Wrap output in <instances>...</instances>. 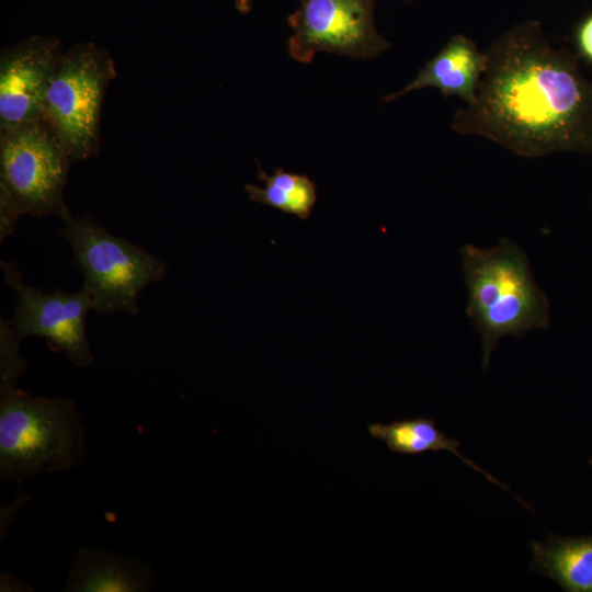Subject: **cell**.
Segmentation results:
<instances>
[{
    "mask_svg": "<svg viewBox=\"0 0 592 592\" xmlns=\"http://www.w3.org/2000/svg\"><path fill=\"white\" fill-rule=\"evenodd\" d=\"M485 52L476 98L456 111L453 130L524 158L592 155V80L578 55L554 46L537 21L514 25Z\"/></svg>",
    "mask_w": 592,
    "mask_h": 592,
    "instance_id": "1",
    "label": "cell"
},
{
    "mask_svg": "<svg viewBox=\"0 0 592 592\" xmlns=\"http://www.w3.org/2000/svg\"><path fill=\"white\" fill-rule=\"evenodd\" d=\"M459 255L468 292L466 312L480 335L486 369L504 337L522 338L547 328L550 307L526 253L510 239L490 248L464 244Z\"/></svg>",
    "mask_w": 592,
    "mask_h": 592,
    "instance_id": "2",
    "label": "cell"
},
{
    "mask_svg": "<svg viewBox=\"0 0 592 592\" xmlns=\"http://www.w3.org/2000/svg\"><path fill=\"white\" fill-rule=\"evenodd\" d=\"M84 428L73 401L16 388L0 391V478L22 483L78 466Z\"/></svg>",
    "mask_w": 592,
    "mask_h": 592,
    "instance_id": "3",
    "label": "cell"
},
{
    "mask_svg": "<svg viewBox=\"0 0 592 592\" xmlns=\"http://www.w3.org/2000/svg\"><path fill=\"white\" fill-rule=\"evenodd\" d=\"M62 221L58 234L71 247L73 264L83 275L82 288L91 297L94 310L138 314L141 292L166 276L167 263L109 232L89 215H69Z\"/></svg>",
    "mask_w": 592,
    "mask_h": 592,
    "instance_id": "4",
    "label": "cell"
},
{
    "mask_svg": "<svg viewBox=\"0 0 592 592\" xmlns=\"http://www.w3.org/2000/svg\"><path fill=\"white\" fill-rule=\"evenodd\" d=\"M116 71L106 49L77 44L64 53L47 91L42 119L72 161L96 156L104 94Z\"/></svg>",
    "mask_w": 592,
    "mask_h": 592,
    "instance_id": "5",
    "label": "cell"
},
{
    "mask_svg": "<svg viewBox=\"0 0 592 592\" xmlns=\"http://www.w3.org/2000/svg\"><path fill=\"white\" fill-rule=\"evenodd\" d=\"M71 161L43 119L2 130L0 191L21 215H57L64 220L71 215L64 202Z\"/></svg>",
    "mask_w": 592,
    "mask_h": 592,
    "instance_id": "6",
    "label": "cell"
},
{
    "mask_svg": "<svg viewBox=\"0 0 592 592\" xmlns=\"http://www.w3.org/2000/svg\"><path fill=\"white\" fill-rule=\"evenodd\" d=\"M376 0H300L287 23L289 56L308 64L318 52L371 59L389 47L374 24Z\"/></svg>",
    "mask_w": 592,
    "mask_h": 592,
    "instance_id": "7",
    "label": "cell"
},
{
    "mask_svg": "<svg viewBox=\"0 0 592 592\" xmlns=\"http://www.w3.org/2000/svg\"><path fill=\"white\" fill-rule=\"evenodd\" d=\"M5 284L18 296L11 326L20 341L37 335L46 339L49 349L62 352L78 367L94 362L86 335V317L93 308L89 294L83 289L67 293L57 286L44 293L24 283L14 262L1 261Z\"/></svg>",
    "mask_w": 592,
    "mask_h": 592,
    "instance_id": "8",
    "label": "cell"
},
{
    "mask_svg": "<svg viewBox=\"0 0 592 592\" xmlns=\"http://www.w3.org/2000/svg\"><path fill=\"white\" fill-rule=\"evenodd\" d=\"M64 53L57 37L34 36L2 50L0 130L42 119L43 105Z\"/></svg>",
    "mask_w": 592,
    "mask_h": 592,
    "instance_id": "9",
    "label": "cell"
},
{
    "mask_svg": "<svg viewBox=\"0 0 592 592\" xmlns=\"http://www.w3.org/2000/svg\"><path fill=\"white\" fill-rule=\"evenodd\" d=\"M486 67V52L480 50L474 39L464 34H455L425 62L412 81L401 90L385 96L384 102L432 87L445 98L456 95L468 104L476 98Z\"/></svg>",
    "mask_w": 592,
    "mask_h": 592,
    "instance_id": "10",
    "label": "cell"
},
{
    "mask_svg": "<svg viewBox=\"0 0 592 592\" xmlns=\"http://www.w3.org/2000/svg\"><path fill=\"white\" fill-rule=\"evenodd\" d=\"M155 587L151 568L129 556L82 547L68 573L65 591L144 592Z\"/></svg>",
    "mask_w": 592,
    "mask_h": 592,
    "instance_id": "11",
    "label": "cell"
},
{
    "mask_svg": "<svg viewBox=\"0 0 592 592\" xmlns=\"http://www.w3.org/2000/svg\"><path fill=\"white\" fill-rule=\"evenodd\" d=\"M531 568L567 592H592V535L532 542Z\"/></svg>",
    "mask_w": 592,
    "mask_h": 592,
    "instance_id": "12",
    "label": "cell"
},
{
    "mask_svg": "<svg viewBox=\"0 0 592 592\" xmlns=\"http://www.w3.org/2000/svg\"><path fill=\"white\" fill-rule=\"evenodd\" d=\"M369 435L385 443L388 449L395 454L417 455L424 452L448 451L456 457L463 460L467 466L475 469L490 482L496 483L513 494V492L503 483L498 481L493 476L483 470L471 459L463 456L458 451L459 442L455 439L447 437L441 432L435 424L434 419L414 418L406 420H394L390 423H372L367 425ZM523 505L531 509L519 497Z\"/></svg>",
    "mask_w": 592,
    "mask_h": 592,
    "instance_id": "13",
    "label": "cell"
},
{
    "mask_svg": "<svg viewBox=\"0 0 592 592\" xmlns=\"http://www.w3.org/2000/svg\"><path fill=\"white\" fill-rule=\"evenodd\" d=\"M258 178L264 186L247 184L246 192L251 202L276 208L306 220L317 203L316 183L305 174L276 169L267 174L258 163Z\"/></svg>",
    "mask_w": 592,
    "mask_h": 592,
    "instance_id": "14",
    "label": "cell"
},
{
    "mask_svg": "<svg viewBox=\"0 0 592 592\" xmlns=\"http://www.w3.org/2000/svg\"><path fill=\"white\" fill-rule=\"evenodd\" d=\"M20 340L11 323H0V391L16 388V379L23 375L26 363L19 353Z\"/></svg>",
    "mask_w": 592,
    "mask_h": 592,
    "instance_id": "15",
    "label": "cell"
},
{
    "mask_svg": "<svg viewBox=\"0 0 592 592\" xmlns=\"http://www.w3.org/2000/svg\"><path fill=\"white\" fill-rule=\"evenodd\" d=\"M21 213L7 194L0 191V241L11 236L16 227Z\"/></svg>",
    "mask_w": 592,
    "mask_h": 592,
    "instance_id": "16",
    "label": "cell"
},
{
    "mask_svg": "<svg viewBox=\"0 0 592 592\" xmlns=\"http://www.w3.org/2000/svg\"><path fill=\"white\" fill-rule=\"evenodd\" d=\"M578 56L592 64V13L585 15L574 32Z\"/></svg>",
    "mask_w": 592,
    "mask_h": 592,
    "instance_id": "17",
    "label": "cell"
},
{
    "mask_svg": "<svg viewBox=\"0 0 592 592\" xmlns=\"http://www.w3.org/2000/svg\"><path fill=\"white\" fill-rule=\"evenodd\" d=\"M8 572H2L1 573V591H12L14 590L13 588H19L20 591H27L26 589H23V588H29L27 585H25L23 582H20L19 579H15L14 582H13V576L10 574V578H8Z\"/></svg>",
    "mask_w": 592,
    "mask_h": 592,
    "instance_id": "18",
    "label": "cell"
},
{
    "mask_svg": "<svg viewBox=\"0 0 592 592\" xmlns=\"http://www.w3.org/2000/svg\"><path fill=\"white\" fill-rule=\"evenodd\" d=\"M237 10L242 14H248L252 8V0H235Z\"/></svg>",
    "mask_w": 592,
    "mask_h": 592,
    "instance_id": "19",
    "label": "cell"
},
{
    "mask_svg": "<svg viewBox=\"0 0 592 592\" xmlns=\"http://www.w3.org/2000/svg\"><path fill=\"white\" fill-rule=\"evenodd\" d=\"M406 1H412V0H406Z\"/></svg>",
    "mask_w": 592,
    "mask_h": 592,
    "instance_id": "20",
    "label": "cell"
}]
</instances>
